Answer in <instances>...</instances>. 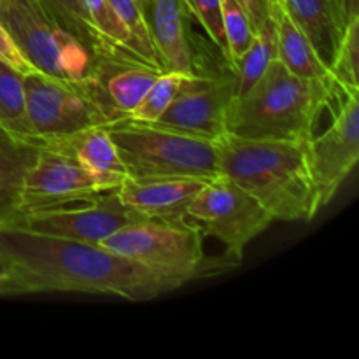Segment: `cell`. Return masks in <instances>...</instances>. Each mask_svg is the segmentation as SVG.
Segmentation results:
<instances>
[{
    "label": "cell",
    "mask_w": 359,
    "mask_h": 359,
    "mask_svg": "<svg viewBox=\"0 0 359 359\" xmlns=\"http://www.w3.org/2000/svg\"><path fill=\"white\" fill-rule=\"evenodd\" d=\"M195 76L196 74H181L165 70V72H161L160 77L154 81L153 86L149 88V91L144 95L140 104L118 119L151 125V123L156 121V119L167 111L168 105H170L172 102L177 98V95L191 83V79Z\"/></svg>",
    "instance_id": "obj_22"
},
{
    "label": "cell",
    "mask_w": 359,
    "mask_h": 359,
    "mask_svg": "<svg viewBox=\"0 0 359 359\" xmlns=\"http://www.w3.org/2000/svg\"><path fill=\"white\" fill-rule=\"evenodd\" d=\"M0 297H13V290H11V276H9V265L4 259L2 252H0Z\"/></svg>",
    "instance_id": "obj_31"
},
{
    "label": "cell",
    "mask_w": 359,
    "mask_h": 359,
    "mask_svg": "<svg viewBox=\"0 0 359 359\" xmlns=\"http://www.w3.org/2000/svg\"><path fill=\"white\" fill-rule=\"evenodd\" d=\"M42 146L0 123V228L11 226L21 214L25 177Z\"/></svg>",
    "instance_id": "obj_16"
},
{
    "label": "cell",
    "mask_w": 359,
    "mask_h": 359,
    "mask_svg": "<svg viewBox=\"0 0 359 359\" xmlns=\"http://www.w3.org/2000/svg\"><path fill=\"white\" fill-rule=\"evenodd\" d=\"M276 46L277 60L294 76L312 81L333 79L330 69L319 58L304 32L287 16L283 4L276 11Z\"/></svg>",
    "instance_id": "obj_19"
},
{
    "label": "cell",
    "mask_w": 359,
    "mask_h": 359,
    "mask_svg": "<svg viewBox=\"0 0 359 359\" xmlns=\"http://www.w3.org/2000/svg\"><path fill=\"white\" fill-rule=\"evenodd\" d=\"M339 88L333 79H302L273 60L245 93L233 97L226 132L244 139L304 142L314 135L316 121Z\"/></svg>",
    "instance_id": "obj_3"
},
{
    "label": "cell",
    "mask_w": 359,
    "mask_h": 359,
    "mask_svg": "<svg viewBox=\"0 0 359 359\" xmlns=\"http://www.w3.org/2000/svg\"><path fill=\"white\" fill-rule=\"evenodd\" d=\"M186 219L196 224L203 237L224 245L230 265L241 263L245 248L276 221L258 200L224 175L202 186L186 209Z\"/></svg>",
    "instance_id": "obj_8"
},
{
    "label": "cell",
    "mask_w": 359,
    "mask_h": 359,
    "mask_svg": "<svg viewBox=\"0 0 359 359\" xmlns=\"http://www.w3.org/2000/svg\"><path fill=\"white\" fill-rule=\"evenodd\" d=\"M344 20L349 25L354 18H359V0H339Z\"/></svg>",
    "instance_id": "obj_32"
},
{
    "label": "cell",
    "mask_w": 359,
    "mask_h": 359,
    "mask_svg": "<svg viewBox=\"0 0 359 359\" xmlns=\"http://www.w3.org/2000/svg\"><path fill=\"white\" fill-rule=\"evenodd\" d=\"M23 88L30 139H58L114 121L98 86L67 83L34 70L23 76Z\"/></svg>",
    "instance_id": "obj_7"
},
{
    "label": "cell",
    "mask_w": 359,
    "mask_h": 359,
    "mask_svg": "<svg viewBox=\"0 0 359 359\" xmlns=\"http://www.w3.org/2000/svg\"><path fill=\"white\" fill-rule=\"evenodd\" d=\"M105 58L102 60L98 77H105V98L109 100L112 114L118 119L140 104L144 95L149 91L154 81L165 70L154 69V67H149L147 63L132 58L121 60V65H116L114 60L111 58L109 60V65L111 67L107 70Z\"/></svg>",
    "instance_id": "obj_18"
},
{
    "label": "cell",
    "mask_w": 359,
    "mask_h": 359,
    "mask_svg": "<svg viewBox=\"0 0 359 359\" xmlns=\"http://www.w3.org/2000/svg\"><path fill=\"white\" fill-rule=\"evenodd\" d=\"M46 13L56 21L62 28L74 35L77 41L83 42L86 48L97 53L100 56H125L119 53L112 51L95 32L90 18H88L86 7L83 0H39Z\"/></svg>",
    "instance_id": "obj_21"
},
{
    "label": "cell",
    "mask_w": 359,
    "mask_h": 359,
    "mask_svg": "<svg viewBox=\"0 0 359 359\" xmlns=\"http://www.w3.org/2000/svg\"><path fill=\"white\" fill-rule=\"evenodd\" d=\"M280 4L330 69L347 27L339 0H280Z\"/></svg>",
    "instance_id": "obj_17"
},
{
    "label": "cell",
    "mask_w": 359,
    "mask_h": 359,
    "mask_svg": "<svg viewBox=\"0 0 359 359\" xmlns=\"http://www.w3.org/2000/svg\"><path fill=\"white\" fill-rule=\"evenodd\" d=\"M237 4L248 14L255 32H258L266 21L272 20L280 0H237Z\"/></svg>",
    "instance_id": "obj_30"
},
{
    "label": "cell",
    "mask_w": 359,
    "mask_h": 359,
    "mask_svg": "<svg viewBox=\"0 0 359 359\" xmlns=\"http://www.w3.org/2000/svg\"><path fill=\"white\" fill-rule=\"evenodd\" d=\"M186 11L196 18L203 27L210 41L217 46L223 53H226V42H224L223 18H221V0H182Z\"/></svg>",
    "instance_id": "obj_28"
},
{
    "label": "cell",
    "mask_w": 359,
    "mask_h": 359,
    "mask_svg": "<svg viewBox=\"0 0 359 359\" xmlns=\"http://www.w3.org/2000/svg\"><path fill=\"white\" fill-rule=\"evenodd\" d=\"M203 238L200 228L188 219H139L116 230L100 245L182 286L205 276Z\"/></svg>",
    "instance_id": "obj_6"
},
{
    "label": "cell",
    "mask_w": 359,
    "mask_h": 359,
    "mask_svg": "<svg viewBox=\"0 0 359 359\" xmlns=\"http://www.w3.org/2000/svg\"><path fill=\"white\" fill-rule=\"evenodd\" d=\"M0 123L20 135L28 137L25 119L23 74L0 60Z\"/></svg>",
    "instance_id": "obj_24"
},
{
    "label": "cell",
    "mask_w": 359,
    "mask_h": 359,
    "mask_svg": "<svg viewBox=\"0 0 359 359\" xmlns=\"http://www.w3.org/2000/svg\"><path fill=\"white\" fill-rule=\"evenodd\" d=\"M207 181L202 179H130L118 188L121 202L142 219L182 221L186 209Z\"/></svg>",
    "instance_id": "obj_13"
},
{
    "label": "cell",
    "mask_w": 359,
    "mask_h": 359,
    "mask_svg": "<svg viewBox=\"0 0 359 359\" xmlns=\"http://www.w3.org/2000/svg\"><path fill=\"white\" fill-rule=\"evenodd\" d=\"M358 53H359V18H354L346 27L344 37L337 48L330 74L333 81L349 93H359L358 76Z\"/></svg>",
    "instance_id": "obj_26"
},
{
    "label": "cell",
    "mask_w": 359,
    "mask_h": 359,
    "mask_svg": "<svg viewBox=\"0 0 359 359\" xmlns=\"http://www.w3.org/2000/svg\"><path fill=\"white\" fill-rule=\"evenodd\" d=\"M0 14H2V0H0Z\"/></svg>",
    "instance_id": "obj_33"
},
{
    "label": "cell",
    "mask_w": 359,
    "mask_h": 359,
    "mask_svg": "<svg viewBox=\"0 0 359 359\" xmlns=\"http://www.w3.org/2000/svg\"><path fill=\"white\" fill-rule=\"evenodd\" d=\"M144 18L163 70L196 74L186 37L182 0H142Z\"/></svg>",
    "instance_id": "obj_15"
},
{
    "label": "cell",
    "mask_w": 359,
    "mask_h": 359,
    "mask_svg": "<svg viewBox=\"0 0 359 359\" xmlns=\"http://www.w3.org/2000/svg\"><path fill=\"white\" fill-rule=\"evenodd\" d=\"M83 2L84 7H86L88 18H90L91 25H93L98 37H100L112 51H114V49H121V51H125L126 55L130 56L128 30H126L125 25L121 23L118 14L114 13V9L111 7L109 0H83Z\"/></svg>",
    "instance_id": "obj_27"
},
{
    "label": "cell",
    "mask_w": 359,
    "mask_h": 359,
    "mask_svg": "<svg viewBox=\"0 0 359 359\" xmlns=\"http://www.w3.org/2000/svg\"><path fill=\"white\" fill-rule=\"evenodd\" d=\"M98 182L74 158L42 147L25 177L21 214L90 202L102 195Z\"/></svg>",
    "instance_id": "obj_12"
},
{
    "label": "cell",
    "mask_w": 359,
    "mask_h": 359,
    "mask_svg": "<svg viewBox=\"0 0 359 359\" xmlns=\"http://www.w3.org/2000/svg\"><path fill=\"white\" fill-rule=\"evenodd\" d=\"M216 146L221 175L237 182L276 221H311L319 212L307 140H256L224 132Z\"/></svg>",
    "instance_id": "obj_2"
},
{
    "label": "cell",
    "mask_w": 359,
    "mask_h": 359,
    "mask_svg": "<svg viewBox=\"0 0 359 359\" xmlns=\"http://www.w3.org/2000/svg\"><path fill=\"white\" fill-rule=\"evenodd\" d=\"M37 142L42 147L60 151L74 158L98 182L102 191L118 189L128 177L125 165L105 126H95V128H88L72 135L37 140Z\"/></svg>",
    "instance_id": "obj_14"
},
{
    "label": "cell",
    "mask_w": 359,
    "mask_h": 359,
    "mask_svg": "<svg viewBox=\"0 0 359 359\" xmlns=\"http://www.w3.org/2000/svg\"><path fill=\"white\" fill-rule=\"evenodd\" d=\"M0 21L35 70L67 83L98 86L102 60L60 27L39 0H2Z\"/></svg>",
    "instance_id": "obj_5"
},
{
    "label": "cell",
    "mask_w": 359,
    "mask_h": 359,
    "mask_svg": "<svg viewBox=\"0 0 359 359\" xmlns=\"http://www.w3.org/2000/svg\"><path fill=\"white\" fill-rule=\"evenodd\" d=\"M235 91V76L203 77L196 74L151 125L216 142L226 132V114Z\"/></svg>",
    "instance_id": "obj_11"
},
{
    "label": "cell",
    "mask_w": 359,
    "mask_h": 359,
    "mask_svg": "<svg viewBox=\"0 0 359 359\" xmlns=\"http://www.w3.org/2000/svg\"><path fill=\"white\" fill-rule=\"evenodd\" d=\"M130 179H210L221 175L217 146L146 123L105 125Z\"/></svg>",
    "instance_id": "obj_4"
},
{
    "label": "cell",
    "mask_w": 359,
    "mask_h": 359,
    "mask_svg": "<svg viewBox=\"0 0 359 359\" xmlns=\"http://www.w3.org/2000/svg\"><path fill=\"white\" fill-rule=\"evenodd\" d=\"M13 297L30 293L111 294L147 302L181 287L140 263L102 248L21 228H0Z\"/></svg>",
    "instance_id": "obj_1"
},
{
    "label": "cell",
    "mask_w": 359,
    "mask_h": 359,
    "mask_svg": "<svg viewBox=\"0 0 359 359\" xmlns=\"http://www.w3.org/2000/svg\"><path fill=\"white\" fill-rule=\"evenodd\" d=\"M221 18H223L224 42H226L224 56L233 65L245 55L249 46L255 41L256 32L237 0H221Z\"/></svg>",
    "instance_id": "obj_25"
},
{
    "label": "cell",
    "mask_w": 359,
    "mask_h": 359,
    "mask_svg": "<svg viewBox=\"0 0 359 359\" xmlns=\"http://www.w3.org/2000/svg\"><path fill=\"white\" fill-rule=\"evenodd\" d=\"M280 6V4H279ZM277 60V46H276V14L270 21H266L258 32L245 51V55L233 63V76L237 83L235 97L245 93L259 77L263 76L270 63Z\"/></svg>",
    "instance_id": "obj_20"
},
{
    "label": "cell",
    "mask_w": 359,
    "mask_h": 359,
    "mask_svg": "<svg viewBox=\"0 0 359 359\" xmlns=\"http://www.w3.org/2000/svg\"><path fill=\"white\" fill-rule=\"evenodd\" d=\"M139 219L142 217L121 202L118 189H111L90 202L23 214L11 226L67 241L100 244L116 230Z\"/></svg>",
    "instance_id": "obj_9"
},
{
    "label": "cell",
    "mask_w": 359,
    "mask_h": 359,
    "mask_svg": "<svg viewBox=\"0 0 359 359\" xmlns=\"http://www.w3.org/2000/svg\"><path fill=\"white\" fill-rule=\"evenodd\" d=\"M0 60L7 65L13 67L14 70H18L20 74H30L34 72V67L32 63L25 58V55L21 53V49L18 48V44L14 42L13 35L9 34V30L6 28V25L0 21Z\"/></svg>",
    "instance_id": "obj_29"
},
{
    "label": "cell",
    "mask_w": 359,
    "mask_h": 359,
    "mask_svg": "<svg viewBox=\"0 0 359 359\" xmlns=\"http://www.w3.org/2000/svg\"><path fill=\"white\" fill-rule=\"evenodd\" d=\"M109 4L128 30L130 56H133L139 62L147 63L149 67H154V69L163 70L156 49H154L146 18H144L142 0H109Z\"/></svg>",
    "instance_id": "obj_23"
},
{
    "label": "cell",
    "mask_w": 359,
    "mask_h": 359,
    "mask_svg": "<svg viewBox=\"0 0 359 359\" xmlns=\"http://www.w3.org/2000/svg\"><path fill=\"white\" fill-rule=\"evenodd\" d=\"M339 111L332 125L319 137L307 140V158L318 191L319 209L335 196L342 182L354 170L359 158V100L358 93H340Z\"/></svg>",
    "instance_id": "obj_10"
}]
</instances>
